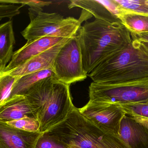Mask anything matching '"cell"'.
I'll list each match as a JSON object with an SVG mask.
<instances>
[{
  "label": "cell",
  "mask_w": 148,
  "mask_h": 148,
  "mask_svg": "<svg viewBox=\"0 0 148 148\" xmlns=\"http://www.w3.org/2000/svg\"><path fill=\"white\" fill-rule=\"evenodd\" d=\"M77 34L87 75L132 41L130 32L122 23H111L99 19L86 21Z\"/></svg>",
  "instance_id": "6da1fadb"
},
{
  "label": "cell",
  "mask_w": 148,
  "mask_h": 148,
  "mask_svg": "<svg viewBox=\"0 0 148 148\" xmlns=\"http://www.w3.org/2000/svg\"><path fill=\"white\" fill-rule=\"evenodd\" d=\"M70 86L53 76L37 83L25 95L36 115L40 133L48 132L67 118L74 107Z\"/></svg>",
  "instance_id": "7a4b0ae2"
},
{
  "label": "cell",
  "mask_w": 148,
  "mask_h": 148,
  "mask_svg": "<svg viewBox=\"0 0 148 148\" xmlns=\"http://www.w3.org/2000/svg\"><path fill=\"white\" fill-rule=\"evenodd\" d=\"M46 133L69 148H129L120 136L99 128L75 106L65 121Z\"/></svg>",
  "instance_id": "3957f363"
},
{
  "label": "cell",
  "mask_w": 148,
  "mask_h": 148,
  "mask_svg": "<svg viewBox=\"0 0 148 148\" xmlns=\"http://www.w3.org/2000/svg\"><path fill=\"white\" fill-rule=\"evenodd\" d=\"M93 82L116 84L148 78V56L135 41L88 75Z\"/></svg>",
  "instance_id": "277c9868"
},
{
  "label": "cell",
  "mask_w": 148,
  "mask_h": 148,
  "mask_svg": "<svg viewBox=\"0 0 148 148\" xmlns=\"http://www.w3.org/2000/svg\"><path fill=\"white\" fill-rule=\"evenodd\" d=\"M30 22L21 34L27 41L44 36L71 38L75 35L83 21L81 18H64L56 13L29 8Z\"/></svg>",
  "instance_id": "5b68a950"
},
{
  "label": "cell",
  "mask_w": 148,
  "mask_h": 148,
  "mask_svg": "<svg viewBox=\"0 0 148 148\" xmlns=\"http://www.w3.org/2000/svg\"><path fill=\"white\" fill-rule=\"evenodd\" d=\"M89 101L119 104L148 101V78L116 84L91 83Z\"/></svg>",
  "instance_id": "8992f818"
},
{
  "label": "cell",
  "mask_w": 148,
  "mask_h": 148,
  "mask_svg": "<svg viewBox=\"0 0 148 148\" xmlns=\"http://www.w3.org/2000/svg\"><path fill=\"white\" fill-rule=\"evenodd\" d=\"M53 70L56 78L70 85L85 80L82 56L77 34L69 38L59 51L54 63Z\"/></svg>",
  "instance_id": "52a82bcc"
},
{
  "label": "cell",
  "mask_w": 148,
  "mask_h": 148,
  "mask_svg": "<svg viewBox=\"0 0 148 148\" xmlns=\"http://www.w3.org/2000/svg\"><path fill=\"white\" fill-rule=\"evenodd\" d=\"M80 113L103 131L119 136L120 123L126 115L120 104L89 101Z\"/></svg>",
  "instance_id": "ba28073f"
},
{
  "label": "cell",
  "mask_w": 148,
  "mask_h": 148,
  "mask_svg": "<svg viewBox=\"0 0 148 148\" xmlns=\"http://www.w3.org/2000/svg\"><path fill=\"white\" fill-rule=\"evenodd\" d=\"M69 38H64L60 43L41 54L32 57L7 74L17 77L45 70L53 69L57 54Z\"/></svg>",
  "instance_id": "9c48e42d"
},
{
  "label": "cell",
  "mask_w": 148,
  "mask_h": 148,
  "mask_svg": "<svg viewBox=\"0 0 148 148\" xmlns=\"http://www.w3.org/2000/svg\"><path fill=\"white\" fill-rule=\"evenodd\" d=\"M64 38L53 36H44L27 43L14 52L10 62L3 73H6L24 63L26 61L52 47Z\"/></svg>",
  "instance_id": "30bf717a"
},
{
  "label": "cell",
  "mask_w": 148,
  "mask_h": 148,
  "mask_svg": "<svg viewBox=\"0 0 148 148\" xmlns=\"http://www.w3.org/2000/svg\"><path fill=\"white\" fill-rule=\"evenodd\" d=\"M42 134L23 131L0 122V148H35Z\"/></svg>",
  "instance_id": "8fae6325"
},
{
  "label": "cell",
  "mask_w": 148,
  "mask_h": 148,
  "mask_svg": "<svg viewBox=\"0 0 148 148\" xmlns=\"http://www.w3.org/2000/svg\"><path fill=\"white\" fill-rule=\"evenodd\" d=\"M68 6L69 9L81 8L97 19L111 23H122L117 17L119 10L114 0H73L70 1Z\"/></svg>",
  "instance_id": "7c38bea8"
},
{
  "label": "cell",
  "mask_w": 148,
  "mask_h": 148,
  "mask_svg": "<svg viewBox=\"0 0 148 148\" xmlns=\"http://www.w3.org/2000/svg\"><path fill=\"white\" fill-rule=\"evenodd\" d=\"M119 134L129 148H148V128L129 116L122 119Z\"/></svg>",
  "instance_id": "4fadbf2b"
},
{
  "label": "cell",
  "mask_w": 148,
  "mask_h": 148,
  "mask_svg": "<svg viewBox=\"0 0 148 148\" xmlns=\"http://www.w3.org/2000/svg\"><path fill=\"white\" fill-rule=\"evenodd\" d=\"M25 117L37 120L32 105L26 96H14L0 106V122L6 123Z\"/></svg>",
  "instance_id": "5bb4252c"
},
{
  "label": "cell",
  "mask_w": 148,
  "mask_h": 148,
  "mask_svg": "<svg viewBox=\"0 0 148 148\" xmlns=\"http://www.w3.org/2000/svg\"><path fill=\"white\" fill-rule=\"evenodd\" d=\"M15 44L13 21L0 25V72L3 73L13 56ZM0 73V74H1Z\"/></svg>",
  "instance_id": "9a60e30c"
},
{
  "label": "cell",
  "mask_w": 148,
  "mask_h": 148,
  "mask_svg": "<svg viewBox=\"0 0 148 148\" xmlns=\"http://www.w3.org/2000/svg\"><path fill=\"white\" fill-rule=\"evenodd\" d=\"M53 76H55L53 70V69H49L19 77L13 86L9 98L15 95L25 96L29 90L37 83L43 79Z\"/></svg>",
  "instance_id": "2e32d148"
},
{
  "label": "cell",
  "mask_w": 148,
  "mask_h": 148,
  "mask_svg": "<svg viewBox=\"0 0 148 148\" xmlns=\"http://www.w3.org/2000/svg\"><path fill=\"white\" fill-rule=\"evenodd\" d=\"M117 17L130 33L148 32V15L121 11Z\"/></svg>",
  "instance_id": "e0dca14e"
},
{
  "label": "cell",
  "mask_w": 148,
  "mask_h": 148,
  "mask_svg": "<svg viewBox=\"0 0 148 148\" xmlns=\"http://www.w3.org/2000/svg\"><path fill=\"white\" fill-rule=\"evenodd\" d=\"M120 105L126 115L148 128V101Z\"/></svg>",
  "instance_id": "ac0fdd59"
},
{
  "label": "cell",
  "mask_w": 148,
  "mask_h": 148,
  "mask_svg": "<svg viewBox=\"0 0 148 148\" xmlns=\"http://www.w3.org/2000/svg\"><path fill=\"white\" fill-rule=\"evenodd\" d=\"M121 11L148 15V0H114Z\"/></svg>",
  "instance_id": "d6986e66"
},
{
  "label": "cell",
  "mask_w": 148,
  "mask_h": 148,
  "mask_svg": "<svg viewBox=\"0 0 148 148\" xmlns=\"http://www.w3.org/2000/svg\"><path fill=\"white\" fill-rule=\"evenodd\" d=\"M24 6L20 0H0V21L4 18L11 19L19 14Z\"/></svg>",
  "instance_id": "ffe728a7"
},
{
  "label": "cell",
  "mask_w": 148,
  "mask_h": 148,
  "mask_svg": "<svg viewBox=\"0 0 148 148\" xmlns=\"http://www.w3.org/2000/svg\"><path fill=\"white\" fill-rule=\"evenodd\" d=\"M18 78L6 73L0 74V106L9 97L13 86Z\"/></svg>",
  "instance_id": "44dd1931"
},
{
  "label": "cell",
  "mask_w": 148,
  "mask_h": 148,
  "mask_svg": "<svg viewBox=\"0 0 148 148\" xmlns=\"http://www.w3.org/2000/svg\"><path fill=\"white\" fill-rule=\"evenodd\" d=\"M10 126L23 131L29 132H39V122L35 118L25 117L16 120L6 123Z\"/></svg>",
  "instance_id": "7402d4cb"
},
{
  "label": "cell",
  "mask_w": 148,
  "mask_h": 148,
  "mask_svg": "<svg viewBox=\"0 0 148 148\" xmlns=\"http://www.w3.org/2000/svg\"><path fill=\"white\" fill-rule=\"evenodd\" d=\"M35 148H69L53 136L45 133L38 139Z\"/></svg>",
  "instance_id": "603a6c76"
},
{
  "label": "cell",
  "mask_w": 148,
  "mask_h": 148,
  "mask_svg": "<svg viewBox=\"0 0 148 148\" xmlns=\"http://www.w3.org/2000/svg\"><path fill=\"white\" fill-rule=\"evenodd\" d=\"M20 2L22 4L28 5L30 8L34 9H42V8L46 6H49L52 4L51 1H37V0H23Z\"/></svg>",
  "instance_id": "cb8c5ba5"
},
{
  "label": "cell",
  "mask_w": 148,
  "mask_h": 148,
  "mask_svg": "<svg viewBox=\"0 0 148 148\" xmlns=\"http://www.w3.org/2000/svg\"><path fill=\"white\" fill-rule=\"evenodd\" d=\"M132 40L141 41L148 43V32L142 33L140 34H134L130 33Z\"/></svg>",
  "instance_id": "d4e9b609"
},
{
  "label": "cell",
  "mask_w": 148,
  "mask_h": 148,
  "mask_svg": "<svg viewBox=\"0 0 148 148\" xmlns=\"http://www.w3.org/2000/svg\"><path fill=\"white\" fill-rule=\"evenodd\" d=\"M138 47L148 56V43L141 41H135Z\"/></svg>",
  "instance_id": "484cf974"
},
{
  "label": "cell",
  "mask_w": 148,
  "mask_h": 148,
  "mask_svg": "<svg viewBox=\"0 0 148 148\" xmlns=\"http://www.w3.org/2000/svg\"><path fill=\"white\" fill-rule=\"evenodd\" d=\"M0 73H1V72H0Z\"/></svg>",
  "instance_id": "4316f807"
}]
</instances>
